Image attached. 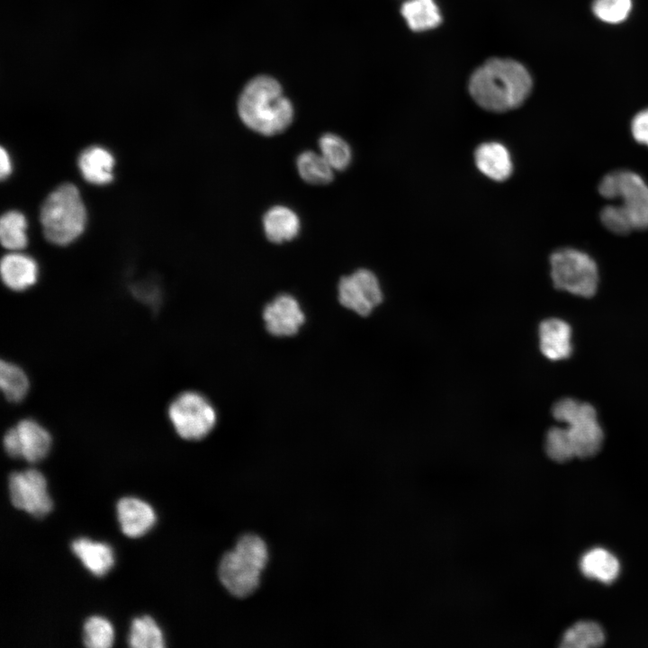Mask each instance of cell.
<instances>
[{"label": "cell", "instance_id": "cell-1", "mask_svg": "<svg viewBox=\"0 0 648 648\" xmlns=\"http://www.w3.org/2000/svg\"><path fill=\"white\" fill-rule=\"evenodd\" d=\"M532 78L526 68L511 59L494 58L472 76L469 90L473 100L491 112L518 107L528 96Z\"/></svg>", "mask_w": 648, "mask_h": 648}, {"label": "cell", "instance_id": "cell-2", "mask_svg": "<svg viewBox=\"0 0 648 648\" xmlns=\"http://www.w3.org/2000/svg\"><path fill=\"white\" fill-rule=\"evenodd\" d=\"M238 112L247 127L265 136L283 132L293 119V107L281 86L266 76L247 84L238 98Z\"/></svg>", "mask_w": 648, "mask_h": 648}, {"label": "cell", "instance_id": "cell-3", "mask_svg": "<svg viewBox=\"0 0 648 648\" xmlns=\"http://www.w3.org/2000/svg\"><path fill=\"white\" fill-rule=\"evenodd\" d=\"M267 561L265 541L254 534L244 535L221 557L218 568L220 581L234 597L246 598L259 586Z\"/></svg>", "mask_w": 648, "mask_h": 648}, {"label": "cell", "instance_id": "cell-4", "mask_svg": "<svg viewBox=\"0 0 648 648\" xmlns=\"http://www.w3.org/2000/svg\"><path fill=\"white\" fill-rule=\"evenodd\" d=\"M40 223L46 238L67 245L84 230L86 212L76 187L63 184L51 192L40 208Z\"/></svg>", "mask_w": 648, "mask_h": 648}, {"label": "cell", "instance_id": "cell-5", "mask_svg": "<svg viewBox=\"0 0 648 648\" xmlns=\"http://www.w3.org/2000/svg\"><path fill=\"white\" fill-rule=\"evenodd\" d=\"M552 413L556 420L566 424L564 429L575 457H590L599 451L604 435L590 404L564 398L554 404Z\"/></svg>", "mask_w": 648, "mask_h": 648}, {"label": "cell", "instance_id": "cell-6", "mask_svg": "<svg viewBox=\"0 0 648 648\" xmlns=\"http://www.w3.org/2000/svg\"><path fill=\"white\" fill-rule=\"evenodd\" d=\"M599 194L607 199H619L616 207L633 230L648 229V184L636 173L613 171L598 185Z\"/></svg>", "mask_w": 648, "mask_h": 648}, {"label": "cell", "instance_id": "cell-7", "mask_svg": "<svg viewBox=\"0 0 648 648\" xmlns=\"http://www.w3.org/2000/svg\"><path fill=\"white\" fill-rule=\"evenodd\" d=\"M551 277L555 288L581 297H591L598 287L594 260L574 248H561L550 256Z\"/></svg>", "mask_w": 648, "mask_h": 648}, {"label": "cell", "instance_id": "cell-8", "mask_svg": "<svg viewBox=\"0 0 648 648\" xmlns=\"http://www.w3.org/2000/svg\"><path fill=\"white\" fill-rule=\"evenodd\" d=\"M167 416L177 435L186 440H200L214 428L217 414L202 393L185 391L169 403Z\"/></svg>", "mask_w": 648, "mask_h": 648}, {"label": "cell", "instance_id": "cell-9", "mask_svg": "<svg viewBox=\"0 0 648 648\" xmlns=\"http://www.w3.org/2000/svg\"><path fill=\"white\" fill-rule=\"evenodd\" d=\"M50 432L33 418H22L4 433L3 446L12 458L35 463L43 459L51 446Z\"/></svg>", "mask_w": 648, "mask_h": 648}, {"label": "cell", "instance_id": "cell-10", "mask_svg": "<svg viewBox=\"0 0 648 648\" xmlns=\"http://www.w3.org/2000/svg\"><path fill=\"white\" fill-rule=\"evenodd\" d=\"M8 489L13 506L35 518L44 517L52 508L46 479L36 469L11 472L8 477Z\"/></svg>", "mask_w": 648, "mask_h": 648}, {"label": "cell", "instance_id": "cell-11", "mask_svg": "<svg viewBox=\"0 0 648 648\" xmlns=\"http://www.w3.org/2000/svg\"><path fill=\"white\" fill-rule=\"evenodd\" d=\"M382 300L375 274L368 269H358L343 276L338 283V301L344 307L361 316H367Z\"/></svg>", "mask_w": 648, "mask_h": 648}, {"label": "cell", "instance_id": "cell-12", "mask_svg": "<svg viewBox=\"0 0 648 648\" xmlns=\"http://www.w3.org/2000/svg\"><path fill=\"white\" fill-rule=\"evenodd\" d=\"M263 319L271 335L291 337L304 324L305 314L292 295L282 293L266 305Z\"/></svg>", "mask_w": 648, "mask_h": 648}, {"label": "cell", "instance_id": "cell-13", "mask_svg": "<svg viewBox=\"0 0 648 648\" xmlns=\"http://www.w3.org/2000/svg\"><path fill=\"white\" fill-rule=\"evenodd\" d=\"M117 518L122 533L129 537H140L146 534L155 524L156 515L153 508L145 501L124 497L116 504Z\"/></svg>", "mask_w": 648, "mask_h": 648}, {"label": "cell", "instance_id": "cell-14", "mask_svg": "<svg viewBox=\"0 0 648 648\" xmlns=\"http://www.w3.org/2000/svg\"><path fill=\"white\" fill-rule=\"evenodd\" d=\"M477 168L494 181H505L512 174L513 164L508 148L499 142H485L475 150Z\"/></svg>", "mask_w": 648, "mask_h": 648}, {"label": "cell", "instance_id": "cell-15", "mask_svg": "<svg viewBox=\"0 0 648 648\" xmlns=\"http://www.w3.org/2000/svg\"><path fill=\"white\" fill-rule=\"evenodd\" d=\"M572 329L565 321L559 319H548L539 325L540 349L551 360L569 357L572 347L571 344Z\"/></svg>", "mask_w": 648, "mask_h": 648}, {"label": "cell", "instance_id": "cell-16", "mask_svg": "<svg viewBox=\"0 0 648 648\" xmlns=\"http://www.w3.org/2000/svg\"><path fill=\"white\" fill-rule=\"evenodd\" d=\"M71 550L83 565L97 577L106 574L114 563L112 550L104 543L80 537L72 542Z\"/></svg>", "mask_w": 648, "mask_h": 648}, {"label": "cell", "instance_id": "cell-17", "mask_svg": "<svg viewBox=\"0 0 648 648\" xmlns=\"http://www.w3.org/2000/svg\"><path fill=\"white\" fill-rule=\"evenodd\" d=\"M38 267L35 261L25 255L11 253L1 260V276L5 285L22 291L35 284Z\"/></svg>", "mask_w": 648, "mask_h": 648}, {"label": "cell", "instance_id": "cell-18", "mask_svg": "<svg viewBox=\"0 0 648 648\" xmlns=\"http://www.w3.org/2000/svg\"><path fill=\"white\" fill-rule=\"evenodd\" d=\"M264 232L273 243H283L297 237L301 222L292 209L277 205L270 208L263 217Z\"/></svg>", "mask_w": 648, "mask_h": 648}, {"label": "cell", "instance_id": "cell-19", "mask_svg": "<svg viewBox=\"0 0 648 648\" xmlns=\"http://www.w3.org/2000/svg\"><path fill=\"white\" fill-rule=\"evenodd\" d=\"M113 157L106 149L91 147L78 158V166L85 179L94 184H105L112 178Z\"/></svg>", "mask_w": 648, "mask_h": 648}, {"label": "cell", "instance_id": "cell-20", "mask_svg": "<svg viewBox=\"0 0 648 648\" xmlns=\"http://www.w3.org/2000/svg\"><path fill=\"white\" fill-rule=\"evenodd\" d=\"M582 573L603 583H611L618 576L620 564L608 550L596 547L584 554L580 562Z\"/></svg>", "mask_w": 648, "mask_h": 648}, {"label": "cell", "instance_id": "cell-21", "mask_svg": "<svg viewBox=\"0 0 648 648\" xmlns=\"http://www.w3.org/2000/svg\"><path fill=\"white\" fill-rule=\"evenodd\" d=\"M401 13L409 26L414 31H424L437 26L441 21L439 10L434 0H410Z\"/></svg>", "mask_w": 648, "mask_h": 648}, {"label": "cell", "instance_id": "cell-22", "mask_svg": "<svg viewBox=\"0 0 648 648\" xmlns=\"http://www.w3.org/2000/svg\"><path fill=\"white\" fill-rule=\"evenodd\" d=\"M300 176L311 184L322 185L333 180L332 166L323 158L312 150L302 152L296 160Z\"/></svg>", "mask_w": 648, "mask_h": 648}, {"label": "cell", "instance_id": "cell-23", "mask_svg": "<svg viewBox=\"0 0 648 648\" xmlns=\"http://www.w3.org/2000/svg\"><path fill=\"white\" fill-rule=\"evenodd\" d=\"M604 642L605 633L598 624L580 621L564 633L560 645L565 648H593L602 645Z\"/></svg>", "mask_w": 648, "mask_h": 648}, {"label": "cell", "instance_id": "cell-24", "mask_svg": "<svg viewBox=\"0 0 648 648\" xmlns=\"http://www.w3.org/2000/svg\"><path fill=\"white\" fill-rule=\"evenodd\" d=\"M0 386L7 400L20 402L28 393L30 382L26 373L19 365L1 360Z\"/></svg>", "mask_w": 648, "mask_h": 648}, {"label": "cell", "instance_id": "cell-25", "mask_svg": "<svg viewBox=\"0 0 648 648\" xmlns=\"http://www.w3.org/2000/svg\"><path fill=\"white\" fill-rule=\"evenodd\" d=\"M128 643L133 648H162L165 646L159 626L148 616H142L132 620Z\"/></svg>", "mask_w": 648, "mask_h": 648}, {"label": "cell", "instance_id": "cell-26", "mask_svg": "<svg viewBox=\"0 0 648 648\" xmlns=\"http://www.w3.org/2000/svg\"><path fill=\"white\" fill-rule=\"evenodd\" d=\"M26 220L15 211L4 213L0 220V238L2 245L11 250H19L27 244Z\"/></svg>", "mask_w": 648, "mask_h": 648}, {"label": "cell", "instance_id": "cell-27", "mask_svg": "<svg viewBox=\"0 0 648 648\" xmlns=\"http://www.w3.org/2000/svg\"><path fill=\"white\" fill-rule=\"evenodd\" d=\"M321 155L336 170H345L352 159V151L347 142L341 137L326 133L319 140Z\"/></svg>", "mask_w": 648, "mask_h": 648}, {"label": "cell", "instance_id": "cell-28", "mask_svg": "<svg viewBox=\"0 0 648 648\" xmlns=\"http://www.w3.org/2000/svg\"><path fill=\"white\" fill-rule=\"evenodd\" d=\"M114 632L111 623L104 617L93 616L87 618L83 628V643L89 648L112 646Z\"/></svg>", "mask_w": 648, "mask_h": 648}, {"label": "cell", "instance_id": "cell-29", "mask_svg": "<svg viewBox=\"0 0 648 648\" xmlns=\"http://www.w3.org/2000/svg\"><path fill=\"white\" fill-rule=\"evenodd\" d=\"M633 8L632 0H593L591 10L601 22L617 24L625 22Z\"/></svg>", "mask_w": 648, "mask_h": 648}, {"label": "cell", "instance_id": "cell-30", "mask_svg": "<svg viewBox=\"0 0 648 648\" xmlns=\"http://www.w3.org/2000/svg\"><path fill=\"white\" fill-rule=\"evenodd\" d=\"M544 448L546 454L558 463H564L575 457L564 428L553 427L547 431Z\"/></svg>", "mask_w": 648, "mask_h": 648}, {"label": "cell", "instance_id": "cell-31", "mask_svg": "<svg viewBox=\"0 0 648 648\" xmlns=\"http://www.w3.org/2000/svg\"><path fill=\"white\" fill-rule=\"evenodd\" d=\"M603 225L613 233L626 235L633 231L630 224L618 210L616 205H607L600 212Z\"/></svg>", "mask_w": 648, "mask_h": 648}, {"label": "cell", "instance_id": "cell-32", "mask_svg": "<svg viewBox=\"0 0 648 648\" xmlns=\"http://www.w3.org/2000/svg\"><path fill=\"white\" fill-rule=\"evenodd\" d=\"M631 131L637 142L648 147V108L634 115L631 122Z\"/></svg>", "mask_w": 648, "mask_h": 648}, {"label": "cell", "instance_id": "cell-33", "mask_svg": "<svg viewBox=\"0 0 648 648\" xmlns=\"http://www.w3.org/2000/svg\"><path fill=\"white\" fill-rule=\"evenodd\" d=\"M0 154V176L4 179L11 172V163L7 152L3 148Z\"/></svg>", "mask_w": 648, "mask_h": 648}]
</instances>
